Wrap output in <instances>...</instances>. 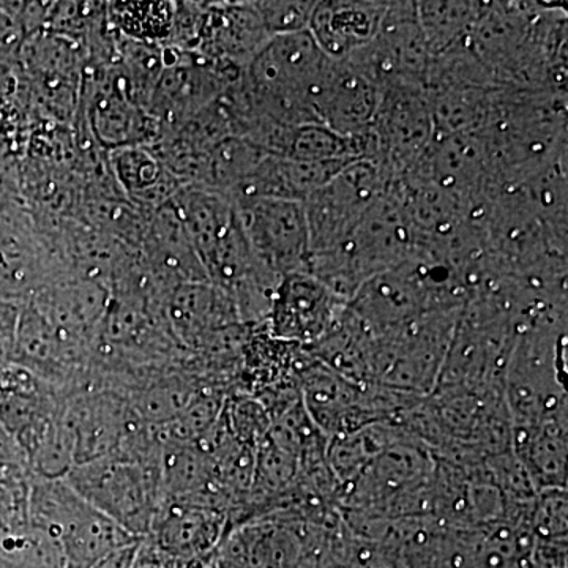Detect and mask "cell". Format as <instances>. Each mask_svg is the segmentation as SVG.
I'll list each match as a JSON object with an SVG mask.
<instances>
[{"instance_id":"6da1fadb","label":"cell","mask_w":568,"mask_h":568,"mask_svg":"<svg viewBox=\"0 0 568 568\" xmlns=\"http://www.w3.org/2000/svg\"><path fill=\"white\" fill-rule=\"evenodd\" d=\"M416 245V227L394 194L387 192L342 245L310 254L305 272L349 304L366 282L409 260Z\"/></svg>"},{"instance_id":"7a4b0ae2","label":"cell","mask_w":568,"mask_h":568,"mask_svg":"<svg viewBox=\"0 0 568 568\" xmlns=\"http://www.w3.org/2000/svg\"><path fill=\"white\" fill-rule=\"evenodd\" d=\"M26 517L29 526L58 541L67 568H91L112 549L141 540L82 499L65 478L33 477Z\"/></svg>"},{"instance_id":"3957f363","label":"cell","mask_w":568,"mask_h":568,"mask_svg":"<svg viewBox=\"0 0 568 568\" xmlns=\"http://www.w3.org/2000/svg\"><path fill=\"white\" fill-rule=\"evenodd\" d=\"M67 484L133 537L151 532L164 503L160 462L115 454L74 466Z\"/></svg>"},{"instance_id":"277c9868","label":"cell","mask_w":568,"mask_h":568,"mask_svg":"<svg viewBox=\"0 0 568 568\" xmlns=\"http://www.w3.org/2000/svg\"><path fill=\"white\" fill-rule=\"evenodd\" d=\"M462 308L429 313L420 320L375 336V384L426 398L436 390Z\"/></svg>"},{"instance_id":"5b68a950","label":"cell","mask_w":568,"mask_h":568,"mask_svg":"<svg viewBox=\"0 0 568 568\" xmlns=\"http://www.w3.org/2000/svg\"><path fill=\"white\" fill-rule=\"evenodd\" d=\"M358 140L362 160L377 164L390 181L405 174L435 140L424 85L396 82L381 89L375 118Z\"/></svg>"},{"instance_id":"8992f818","label":"cell","mask_w":568,"mask_h":568,"mask_svg":"<svg viewBox=\"0 0 568 568\" xmlns=\"http://www.w3.org/2000/svg\"><path fill=\"white\" fill-rule=\"evenodd\" d=\"M390 178L368 160H354L304 203L310 254L328 252L354 233L368 209L390 189Z\"/></svg>"},{"instance_id":"52a82bcc","label":"cell","mask_w":568,"mask_h":568,"mask_svg":"<svg viewBox=\"0 0 568 568\" xmlns=\"http://www.w3.org/2000/svg\"><path fill=\"white\" fill-rule=\"evenodd\" d=\"M233 201L250 248L265 267L282 278L306 271L310 235L304 204L276 197Z\"/></svg>"},{"instance_id":"ba28073f","label":"cell","mask_w":568,"mask_h":568,"mask_svg":"<svg viewBox=\"0 0 568 568\" xmlns=\"http://www.w3.org/2000/svg\"><path fill=\"white\" fill-rule=\"evenodd\" d=\"M345 61L381 89L396 82L425 88L432 55L418 22L416 2H388L375 40Z\"/></svg>"},{"instance_id":"9c48e42d","label":"cell","mask_w":568,"mask_h":568,"mask_svg":"<svg viewBox=\"0 0 568 568\" xmlns=\"http://www.w3.org/2000/svg\"><path fill=\"white\" fill-rule=\"evenodd\" d=\"M62 424L78 466L119 454L141 422L125 396L108 388L84 387L67 396Z\"/></svg>"},{"instance_id":"30bf717a","label":"cell","mask_w":568,"mask_h":568,"mask_svg":"<svg viewBox=\"0 0 568 568\" xmlns=\"http://www.w3.org/2000/svg\"><path fill=\"white\" fill-rule=\"evenodd\" d=\"M346 308L347 302L315 276L294 272L280 282L265 327L280 342L310 347L334 331Z\"/></svg>"},{"instance_id":"8fae6325","label":"cell","mask_w":568,"mask_h":568,"mask_svg":"<svg viewBox=\"0 0 568 568\" xmlns=\"http://www.w3.org/2000/svg\"><path fill=\"white\" fill-rule=\"evenodd\" d=\"M230 532L226 510L196 497L166 499L153 519L149 544L178 560L212 558Z\"/></svg>"},{"instance_id":"7c38bea8","label":"cell","mask_w":568,"mask_h":568,"mask_svg":"<svg viewBox=\"0 0 568 568\" xmlns=\"http://www.w3.org/2000/svg\"><path fill=\"white\" fill-rule=\"evenodd\" d=\"M89 122L93 136L112 151L155 141L159 122L134 102L119 67L89 82Z\"/></svg>"},{"instance_id":"4fadbf2b","label":"cell","mask_w":568,"mask_h":568,"mask_svg":"<svg viewBox=\"0 0 568 568\" xmlns=\"http://www.w3.org/2000/svg\"><path fill=\"white\" fill-rule=\"evenodd\" d=\"M268 39L253 2L207 3L196 52L213 62L245 70Z\"/></svg>"},{"instance_id":"5bb4252c","label":"cell","mask_w":568,"mask_h":568,"mask_svg":"<svg viewBox=\"0 0 568 568\" xmlns=\"http://www.w3.org/2000/svg\"><path fill=\"white\" fill-rule=\"evenodd\" d=\"M387 7L388 2L376 0L316 2L308 32L331 61H345L375 40Z\"/></svg>"},{"instance_id":"9a60e30c","label":"cell","mask_w":568,"mask_h":568,"mask_svg":"<svg viewBox=\"0 0 568 568\" xmlns=\"http://www.w3.org/2000/svg\"><path fill=\"white\" fill-rule=\"evenodd\" d=\"M379 100L376 82L349 62H334L317 95V119L332 132L358 136L373 122Z\"/></svg>"},{"instance_id":"2e32d148","label":"cell","mask_w":568,"mask_h":568,"mask_svg":"<svg viewBox=\"0 0 568 568\" xmlns=\"http://www.w3.org/2000/svg\"><path fill=\"white\" fill-rule=\"evenodd\" d=\"M164 313L175 338L189 347H203L219 332L244 325L233 302L209 282L175 287L168 294Z\"/></svg>"},{"instance_id":"e0dca14e","label":"cell","mask_w":568,"mask_h":568,"mask_svg":"<svg viewBox=\"0 0 568 568\" xmlns=\"http://www.w3.org/2000/svg\"><path fill=\"white\" fill-rule=\"evenodd\" d=\"M142 242L151 278L155 276V284L168 287V293L181 284L207 282L203 265L171 201L156 209Z\"/></svg>"},{"instance_id":"ac0fdd59","label":"cell","mask_w":568,"mask_h":568,"mask_svg":"<svg viewBox=\"0 0 568 568\" xmlns=\"http://www.w3.org/2000/svg\"><path fill=\"white\" fill-rule=\"evenodd\" d=\"M115 175L125 193L142 205L159 209L181 189L178 179L164 166L155 149L148 145L112 151Z\"/></svg>"},{"instance_id":"d6986e66","label":"cell","mask_w":568,"mask_h":568,"mask_svg":"<svg viewBox=\"0 0 568 568\" xmlns=\"http://www.w3.org/2000/svg\"><path fill=\"white\" fill-rule=\"evenodd\" d=\"M418 22L429 55L444 54L473 33L488 9L487 2H416Z\"/></svg>"},{"instance_id":"ffe728a7","label":"cell","mask_w":568,"mask_h":568,"mask_svg":"<svg viewBox=\"0 0 568 568\" xmlns=\"http://www.w3.org/2000/svg\"><path fill=\"white\" fill-rule=\"evenodd\" d=\"M110 20L118 32L141 43L159 44L170 39L173 29L174 2H119L110 3Z\"/></svg>"},{"instance_id":"44dd1931","label":"cell","mask_w":568,"mask_h":568,"mask_svg":"<svg viewBox=\"0 0 568 568\" xmlns=\"http://www.w3.org/2000/svg\"><path fill=\"white\" fill-rule=\"evenodd\" d=\"M32 480L28 455L0 422V487L26 506Z\"/></svg>"},{"instance_id":"7402d4cb","label":"cell","mask_w":568,"mask_h":568,"mask_svg":"<svg viewBox=\"0 0 568 568\" xmlns=\"http://www.w3.org/2000/svg\"><path fill=\"white\" fill-rule=\"evenodd\" d=\"M567 488L540 489L530 511L529 529L537 540L567 538Z\"/></svg>"},{"instance_id":"603a6c76","label":"cell","mask_w":568,"mask_h":568,"mask_svg":"<svg viewBox=\"0 0 568 568\" xmlns=\"http://www.w3.org/2000/svg\"><path fill=\"white\" fill-rule=\"evenodd\" d=\"M268 36L308 31L316 2H253Z\"/></svg>"},{"instance_id":"cb8c5ba5","label":"cell","mask_w":568,"mask_h":568,"mask_svg":"<svg viewBox=\"0 0 568 568\" xmlns=\"http://www.w3.org/2000/svg\"><path fill=\"white\" fill-rule=\"evenodd\" d=\"M141 540H134L132 544L123 545L112 549L104 555L102 559L97 560L91 568H133L136 560L138 551H140Z\"/></svg>"},{"instance_id":"d4e9b609","label":"cell","mask_w":568,"mask_h":568,"mask_svg":"<svg viewBox=\"0 0 568 568\" xmlns=\"http://www.w3.org/2000/svg\"><path fill=\"white\" fill-rule=\"evenodd\" d=\"M0 518L9 525L10 532L11 530H17L28 525L26 506L18 503V500L2 487H0Z\"/></svg>"},{"instance_id":"484cf974","label":"cell","mask_w":568,"mask_h":568,"mask_svg":"<svg viewBox=\"0 0 568 568\" xmlns=\"http://www.w3.org/2000/svg\"><path fill=\"white\" fill-rule=\"evenodd\" d=\"M175 559L159 551L145 538H142L140 551H138L136 560L133 568H174Z\"/></svg>"},{"instance_id":"4316f807","label":"cell","mask_w":568,"mask_h":568,"mask_svg":"<svg viewBox=\"0 0 568 568\" xmlns=\"http://www.w3.org/2000/svg\"><path fill=\"white\" fill-rule=\"evenodd\" d=\"M11 29H13V22H11L10 14L6 9H0V41L6 40Z\"/></svg>"},{"instance_id":"83f0119b","label":"cell","mask_w":568,"mask_h":568,"mask_svg":"<svg viewBox=\"0 0 568 568\" xmlns=\"http://www.w3.org/2000/svg\"><path fill=\"white\" fill-rule=\"evenodd\" d=\"M9 532H10L9 525H7V523L3 521L2 518H0V541H2L3 536H6V534H9Z\"/></svg>"},{"instance_id":"f1b7e54d","label":"cell","mask_w":568,"mask_h":568,"mask_svg":"<svg viewBox=\"0 0 568 568\" xmlns=\"http://www.w3.org/2000/svg\"><path fill=\"white\" fill-rule=\"evenodd\" d=\"M521 568H537V567H536V566H534V564H532V566L521 567Z\"/></svg>"}]
</instances>
